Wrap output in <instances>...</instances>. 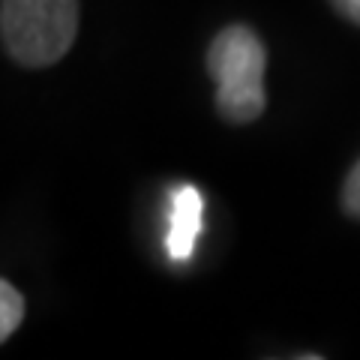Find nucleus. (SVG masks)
Here are the masks:
<instances>
[{
    "label": "nucleus",
    "mask_w": 360,
    "mask_h": 360,
    "mask_svg": "<svg viewBox=\"0 0 360 360\" xmlns=\"http://www.w3.org/2000/svg\"><path fill=\"white\" fill-rule=\"evenodd\" d=\"M267 51L258 33L231 25L207 49V72L217 82V108L229 123H252L264 115Z\"/></svg>",
    "instance_id": "nucleus-1"
},
{
    "label": "nucleus",
    "mask_w": 360,
    "mask_h": 360,
    "mask_svg": "<svg viewBox=\"0 0 360 360\" xmlns=\"http://www.w3.org/2000/svg\"><path fill=\"white\" fill-rule=\"evenodd\" d=\"M0 37L18 66L58 63L78 37V0H4Z\"/></svg>",
    "instance_id": "nucleus-2"
},
{
    "label": "nucleus",
    "mask_w": 360,
    "mask_h": 360,
    "mask_svg": "<svg viewBox=\"0 0 360 360\" xmlns=\"http://www.w3.org/2000/svg\"><path fill=\"white\" fill-rule=\"evenodd\" d=\"M201 213H205V198L195 186H180L172 205V222H168V255L174 262H186L195 250L198 231H201Z\"/></svg>",
    "instance_id": "nucleus-3"
},
{
    "label": "nucleus",
    "mask_w": 360,
    "mask_h": 360,
    "mask_svg": "<svg viewBox=\"0 0 360 360\" xmlns=\"http://www.w3.org/2000/svg\"><path fill=\"white\" fill-rule=\"evenodd\" d=\"M25 319V297L13 283H0V340H9Z\"/></svg>",
    "instance_id": "nucleus-4"
},
{
    "label": "nucleus",
    "mask_w": 360,
    "mask_h": 360,
    "mask_svg": "<svg viewBox=\"0 0 360 360\" xmlns=\"http://www.w3.org/2000/svg\"><path fill=\"white\" fill-rule=\"evenodd\" d=\"M342 210L348 213V217L360 219V162L345 177V186H342Z\"/></svg>",
    "instance_id": "nucleus-5"
},
{
    "label": "nucleus",
    "mask_w": 360,
    "mask_h": 360,
    "mask_svg": "<svg viewBox=\"0 0 360 360\" xmlns=\"http://www.w3.org/2000/svg\"><path fill=\"white\" fill-rule=\"evenodd\" d=\"M330 4L336 6V13H340L342 18L360 25V0H330Z\"/></svg>",
    "instance_id": "nucleus-6"
}]
</instances>
